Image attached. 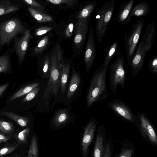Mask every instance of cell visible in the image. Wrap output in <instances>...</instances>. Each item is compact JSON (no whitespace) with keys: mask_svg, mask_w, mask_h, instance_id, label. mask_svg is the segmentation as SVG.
<instances>
[{"mask_svg":"<svg viewBox=\"0 0 157 157\" xmlns=\"http://www.w3.org/2000/svg\"><path fill=\"white\" fill-rule=\"evenodd\" d=\"M108 68L102 65L94 73L87 95V107H90L94 103L104 100L109 97L106 82Z\"/></svg>","mask_w":157,"mask_h":157,"instance_id":"1","label":"cell"},{"mask_svg":"<svg viewBox=\"0 0 157 157\" xmlns=\"http://www.w3.org/2000/svg\"><path fill=\"white\" fill-rule=\"evenodd\" d=\"M62 58L63 51L60 46L57 44L53 49L49 58V78L46 90L44 91V93L46 92L45 93L48 95L51 93L57 97L60 86L61 63Z\"/></svg>","mask_w":157,"mask_h":157,"instance_id":"2","label":"cell"},{"mask_svg":"<svg viewBox=\"0 0 157 157\" xmlns=\"http://www.w3.org/2000/svg\"><path fill=\"white\" fill-rule=\"evenodd\" d=\"M109 69V88L112 92L115 93L118 86L124 88L126 85L127 71L123 56L117 57L110 65Z\"/></svg>","mask_w":157,"mask_h":157,"instance_id":"3","label":"cell"},{"mask_svg":"<svg viewBox=\"0 0 157 157\" xmlns=\"http://www.w3.org/2000/svg\"><path fill=\"white\" fill-rule=\"evenodd\" d=\"M115 3V0L106 2L97 12L95 17V32L98 43L101 42L106 33L113 13Z\"/></svg>","mask_w":157,"mask_h":157,"instance_id":"4","label":"cell"},{"mask_svg":"<svg viewBox=\"0 0 157 157\" xmlns=\"http://www.w3.org/2000/svg\"><path fill=\"white\" fill-rule=\"evenodd\" d=\"M144 26V21L143 18H141L133 25L128 35L126 33H125V47L128 64L135 54Z\"/></svg>","mask_w":157,"mask_h":157,"instance_id":"5","label":"cell"},{"mask_svg":"<svg viewBox=\"0 0 157 157\" xmlns=\"http://www.w3.org/2000/svg\"><path fill=\"white\" fill-rule=\"evenodd\" d=\"M23 29L21 22L16 18L2 23L0 25V44H9L18 34L22 33Z\"/></svg>","mask_w":157,"mask_h":157,"instance_id":"6","label":"cell"},{"mask_svg":"<svg viewBox=\"0 0 157 157\" xmlns=\"http://www.w3.org/2000/svg\"><path fill=\"white\" fill-rule=\"evenodd\" d=\"M108 108L122 118L136 124L138 118L129 108L120 99H114L108 104Z\"/></svg>","mask_w":157,"mask_h":157,"instance_id":"7","label":"cell"},{"mask_svg":"<svg viewBox=\"0 0 157 157\" xmlns=\"http://www.w3.org/2000/svg\"><path fill=\"white\" fill-rule=\"evenodd\" d=\"M136 115L138 118V122L136 124L143 135L147 137L152 143L157 144V138L155 131L146 114L138 111L136 112Z\"/></svg>","mask_w":157,"mask_h":157,"instance_id":"8","label":"cell"},{"mask_svg":"<svg viewBox=\"0 0 157 157\" xmlns=\"http://www.w3.org/2000/svg\"><path fill=\"white\" fill-rule=\"evenodd\" d=\"M148 51L146 46L141 42L128 64L133 77L136 76L143 69L145 56Z\"/></svg>","mask_w":157,"mask_h":157,"instance_id":"9","label":"cell"},{"mask_svg":"<svg viewBox=\"0 0 157 157\" xmlns=\"http://www.w3.org/2000/svg\"><path fill=\"white\" fill-rule=\"evenodd\" d=\"M89 35L84 55V61L86 70L89 72L91 69L96 56V44L92 27H89Z\"/></svg>","mask_w":157,"mask_h":157,"instance_id":"10","label":"cell"},{"mask_svg":"<svg viewBox=\"0 0 157 157\" xmlns=\"http://www.w3.org/2000/svg\"><path fill=\"white\" fill-rule=\"evenodd\" d=\"M90 19H79L75 25L74 43L80 49L82 46L88 31Z\"/></svg>","mask_w":157,"mask_h":157,"instance_id":"11","label":"cell"},{"mask_svg":"<svg viewBox=\"0 0 157 157\" xmlns=\"http://www.w3.org/2000/svg\"><path fill=\"white\" fill-rule=\"evenodd\" d=\"M97 121L92 118L86 126L82 142V153L84 155L87 153L88 147L91 143L97 126Z\"/></svg>","mask_w":157,"mask_h":157,"instance_id":"12","label":"cell"},{"mask_svg":"<svg viewBox=\"0 0 157 157\" xmlns=\"http://www.w3.org/2000/svg\"><path fill=\"white\" fill-rule=\"evenodd\" d=\"M31 37L30 31L29 30H26L23 36L16 41V51L18 56L19 62L22 61L25 59Z\"/></svg>","mask_w":157,"mask_h":157,"instance_id":"13","label":"cell"},{"mask_svg":"<svg viewBox=\"0 0 157 157\" xmlns=\"http://www.w3.org/2000/svg\"><path fill=\"white\" fill-rule=\"evenodd\" d=\"M134 0L123 3L120 7L117 16V21L120 24L126 26L131 18L130 13L133 5Z\"/></svg>","mask_w":157,"mask_h":157,"instance_id":"14","label":"cell"},{"mask_svg":"<svg viewBox=\"0 0 157 157\" xmlns=\"http://www.w3.org/2000/svg\"><path fill=\"white\" fill-rule=\"evenodd\" d=\"M155 33V25L154 22L149 23L147 27L146 30L141 41L147 47L148 51L151 49Z\"/></svg>","mask_w":157,"mask_h":157,"instance_id":"15","label":"cell"},{"mask_svg":"<svg viewBox=\"0 0 157 157\" xmlns=\"http://www.w3.org/2000/svg\"><path fill=\"white\" fill-rule=\"evenodd\" d=\"M70 65L68 63H64L62 60L61 63L60 90L62 94L64 93L69 76Z\"/></svg>","mask_w":157,"mask_h":157,"instance_id":"16","label":"cell"},{"mask_svg":"<svg viewBox=\"0 0 157 157\" xmlns=\"http://www.w3.org/2000/svg\"><path fill=\"white\" fill-rule=\"evenodd\" d=\"M80 81V77L76 71L73 64V72L67 94V99L70 98L73 95L79 85Z\"/></svg>","mask_w":157,"mask_h":157,"instance_id":"17","label":"cell"},{"mask_svg":"<svg viewBox=\"0 0 157 157\" xmlns=\"http://www.w3.org/2000/svg\"><path fill=\"white\" fill-rule=\"evenodd\" d=\"M119 50V45L117 42H115L108 46L106 49L105 56L102 66L108 67L111 60L118 53Z\"/></svg>","mask_w":157,"mask_h":157,"instance_id":"18","label":"cell"},{"mask_svg":"<svg viewBox=\"0 0 157 157\" xmlns=\"http://www.w3.org/2000/svg\"><path fill=\"white\" fill-rule=\"evenodd\" d=\"M150 12V7L148 3L143 2L133 7L130 12L131 17L132 16L143 17L148 14Z\"/></svg>","mask_w":157,"mask_h":157,"instance_id":"19","label":"cell"},{"mask_svg":"<svg viewBox=\"0 0 157 157\" xmlns=\"http://www.w3.org/2000/svg\"><path fill=\"white\" fill-rule=\"evenodd\" d=\"M97 5L96 2H90L81 10L78 14L77 18L79 19H89L91 13L95 9Z\"/></svg>","mask_w":157,"mask_h":157,"instance_id":"20","label":"cell"},{"mask_svg":"<svg viewBox=\"0 0 157 157\" xmlns=\"http://www.w3.org/2000/svg\"><path fill=\"white\" fill-rule=\"evenodd\" d=\"M69 117L68 112L66 109L60 110L54 116L53 124L56 127L60 126L65 124L68 120Z\"/></svg>","mask_w":157,"mask_h":157,"instance_id":"21","label":"cell"},{"mask_svg":"<svg viewBox=\"0 0 157 157\" xmlns=\"http://www.w3.org/2000/svg\"><path fill=\"white\" fill-rule=\"evenodd\" d=\"M28 10L32 17L39 22H46L53 21L51 16L42 12L32 7L29 8Z\"/></svg>","mask_w":157,"mask_h":157,"instance_id":"22","label":"cell"},{"mask_svg":"<svg viewBox=\"0 0 157 157\" xmlns=\"http://www.w3.org/2000/svg\"><path fill=\"white\" fill-rule=\"evenodd\" d=\"M104 154L103 137L100 133H98L95 143L93 157H103Z\"/></svg>","mask_w":157,"mask_h":157,"instance_id":"23","label":"cell"},{"mask_svg":"<svg viewBox=\"0 0 157 157\" xmlns=\"http://www.w3.org/2000/svg\"><path fill=\"white\" fill-rule=\"evenodd\" d=\"M18 7L17 5L12 4L9 0H4L0 2V16L17 10Z\"/></svg>","mask_w":157,"mask_h":157,"instance_id":"24","label":"cell"},{"mask_svg":"<svg viewBox=\"0 0 157 157\" xmlns=\"http://www.w3.org/2000/svg\"><path fill=\"white\" fill-rule=\"evenodd\" d=\"M1 113L2 114L5 115L16 121L19 125L22 127L26 126L29 122V119L28 118L20 116L11 112H2Z\"/></svg>","mask_w":157,"mask_h":157,"instance_id":"25","label":"cell"},{"mask_svg":"<svg viewBox=\"0 0 157 157\" xmlns=\"http://www.w3.org/2000/svg\"><path fill=\"white\" fill-rule=\"evenodd\" d=\"M38 82L33 83L22 88L14 94L10 98V100L12 101L27 94L33 89L39 86Z\"/></svg>","mask_w":157,"mask_h":157,"instance_id":"26","label":"cell"},{"mask_svg":"<svg viewBox=\"0 0 157 157\" xmlns=\"http://www.w3.org/2000/svg\"><path fill=\"white\" fill-rule=\"evenodd\" d=\"M38 147L37 139L35 135L32 136L29 148L28 151V157H38Z\"/></svg>","mask_w":157,"mask_h":157,"instance_id":"27","label":"cell"},{"mask_svg":"<svg viewBox=\"0 0 157 157\" xmlns=\"http://www.w3.org/2000/svg\"><path fill=\"white\" fill-rule=\"evenodd\" d=\"M49 42L48 37L45 36L39 42L37 45L34 48V53L36 54H41L46 48Z\"/></svg>","mask_w":157,"mask_h":157,"instance_id":"28","label":"cell"},{"mask_svg":"<svg viewBox=\"0 0 157 157\" xmlns=\"http://www.w3.org/2000/svg\"><path fill=\"white\" fill-rule=\"evenodd\" d=\"M10 69V61L6 55L0 56V73H6Z\"/></svg>","mask_w":157,"mask_h":157,"instance_id":"29","label":"cell"},{"mask_svg":"<svg viewBox=\"0 0 157 157\" xmlns=\"http://www.w3.org/2000/svg\"><path fill=\"white\" fill-rule=\"evenodd\" d=\"M13 130V124L10 122L0 120V130L7 134L12 133Z\"/></svg>","mask_w":157,"mask_h":157,"instance_id":"30","label":"cell"},{"mask_svg":"<svg viewBox=\"0 0 157 157\" xmlns=\"http://www.w3.org/2000/svg\"><path fill=\"white\" fill-rule=\"evenodd\" d=\"M50 63L49 56H46L44 58L43 68V76L48 78L49 76Z\"/></svg>","mask_w":157,"mask_h":157,"instance_id":"31","label":"cell"},{"mask_svg":"<svg viewBox=\"0 0 157 157\" xmlns=\"http://www.w3.org/2000/svg\"><path fill=\"white\" fill-rule=\"evenodd\" d=\"M147 68L154 74L157 75V56H153L150 59L147 64Z\"/></svg>","mask_w":157,"mask_h":157,"instance_id":"32","label":"cell"},{"mask_svg":"<svg viewBox=\"0 0 157 157\" xmlns=\"http://www.w3.org/2000/svg\"><path fill=\"white\" fill-rule=\"evenodd\" d=\"M29 131V128H27L20 132L17 136L18 141L22 143H26Z\"/></svg>","mask_w":157,"mask_h":157,"instance_id":"33","label":"cell"},{"mask_svg":"<svg viewBox=\"0 0 157 157\" xmlns=\"http://www.w3.org/2000/svg\"><path fill=\"white\" fill-rule=\"evenodd\" d=\"M40 88L37 86L27 94L25 97L22 101V102H26L29 101L34 98L38 93Z\"/></svg>","mask_w":157,"mask_h":157,"instance_id":"34","label":"cell"},{"mask_svg":"<svg viewBox=\"0 0 157 157\" xmlns=\"http://www.w3.org/2000/svg\"><path fill=\"white\" fill-rule=\"evenodd\" d=\"M23 1L32 8L42 12L43 11L44 6L34 0H24Z\"/></svg>","mask_w":157,"mask_h":157,"instance_id":"35","label":"cell"},{"mask_svg":"<svg viewBox=\"0 0 157 157\" xmlns=\"http://www.w3.org/2000/svg\"><path fill=\"white\" fill-rule=\"evenodd\" d=\"M46 1L55 5L64 4L70 6L73 5L75 2L74 0H47Z\"/></svg>","mask_w":157,"mask_h":157,"instance_id":"36","label":"cell"},{"mask_svg":"<svg viewBox=\"0 0 157 157\" xmlns=\"http://www.w3.org/2000/svg\"><path fill=\"white\" fill-rule=\"evenodd\" d=\"M52 29V28L44 26L36 29L35 31V34L36 36H40L45 34Z\"/></svg>","mask_w":157,"mask_h":157,"instance_id":"37","label":"cell"},{"mask_svg":"<svg viewBox=\"0 0 157 157\" xmlns=\"http://www.w3.org/2000/svg\"><path fill=\"white\" fill-rule=\"evenodd\" d=\"M14 145L10 147H3L0 149V156L8 154L13 151L16 148Z\"/></svg>","mask_w":157,"mask_h":157,"instance_id":"38","label":"cell"},{"mask_svg":"<svg viewBox=\"0 0 157 157\" xmlns=\"http://www.w3.org/2000/svg\"><path fill=\"white\" fill-rule=\"evenodd\" d=\"M133 150L130 148L124 149L122 151L118 157H132Z\"/></svg>","mask_w":157,"mask_h":157,"instance_id":"39","label":"cell"},{"mask_svg":"<svg viewBox=\"0 0 157 157\" xmlns=\"http://www.w3.org/2000/svg\"><path fill=\"white\" fill-rule=\"evenodd\" d=\"M74 28V25L72 23L70 24L67 27L65 31V35L66 37H70L71 36Z\"/></svg>","mask_w":157,"mask_h":157,"instance_id":"40","label":"cell"},{"mask_svg":"<svg viewBox=\"0 0 157 157\" xmlns=\"http://www.w3.org/2000/svg\"><path fill=\"white\" fill-rule=\"evenodd\" d=\"M103 157H110V146L108 144L106 146Z\"/></svg>","mask_w":157,"mask_h":157,"instance_id":"41","label":"cell"},{"mask_svg":"<svg viewBox=\"0 0 157 157\" xmlns=\"http://www.w3.org/2000/svg\"><path fill=\"white\" fill-rule=\"evenodd\" d=\"M10 139V138L9 137L0 134V143L6 142Z\"/></svg>","mask_w":157,"mask_h":157,"instance_id":"42","label":"cell"},{"mask_svg":"<svg viewBox=\"0 0 157 157\" xmlns=\"http://www.w3.org/2000/svg\"><path fill=\"white\" fill-rule=\"evenodd\" d=\"M8 85V83H6L0 86V96L7 87Z\"/></svg>","mask_w":157,"mask_h":157,"instance_id":"43","label":"cell"}]
</instances>
